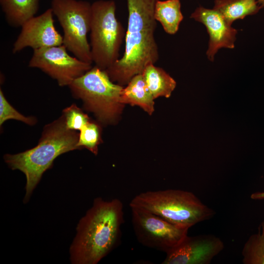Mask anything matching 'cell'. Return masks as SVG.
Returning <instances> with one entry per match:
<instances>
[{
  "mask_svg": "<svg viewBox=\"0 0 264 264\" xmlns=\"http://www.w3.org/2000/svg\"><path fill=\"white\" fill-rule=\"evenodd\" d=\"M90 46L95 66L106 70L119 58L120 47L125 37L124 29L116 17L112 0H100L91 4Z\"/></svg>",
  "mask_w": 264,
  "mask_h": 264,
  "instance_id": "obj_6",
  "label": "cell"
},
{
  "mask_svg": "<svg viewBox=\"0 0 264 264\" xmlns=\"http://www.w3.org/2000/svg\"><path fill=\"white\" fill-rule=\"evenodd\" d=\"M154 99L169 98L176 87V82L163 69L154 64L147 66L141 73Z\"/></svg>",
  "mask_w": 264,
  "mask_h": 264,
  "instance_id": "obj_15",
  "label": "cell"
},
{
  "mask_svg": "<svg viewBox=\"0 0 264 264\" xmlns=\"http://www.w3.org/2000/svg\"><path fill=\"white\" fill-rule=\"evenodd\" d=\"M257 1L261 8L264 7V0H257Z\"/></svg>",
  "mask_w": 264,
  "mask_h": 264,
  "instance_id": "obj_23",
  "label": "cell"
},
{
  "mask_svg": "<svg viewBox=\"0 0 264 264\" xmlns=\"http://www.w3.org/2000/svg\"><path fill=\"white\" fill-rule=\"evenodd\" d=\"M157 0H127L128 27L123 56L105 70L112 82L123 86L145 67L158 60L154 33V11Z\"/></svg>",
  "mask_w": 264,
  "mask_h": 264,
  "instance_id": "obj_1",
  "label": "cell"
},
{
  "mask_svg": "<svg viewBox=\"0 0 264 264\" xmlns=\"http://www.w3.org/2000/svg\"><path fill=\"white\" fill-rule=\"evenodd\" d=\"M130 206L144 209L179 228L188 229L215 214L192 192L177 189L142 192L131 200Z\"/></svg>",
  "mask_w": 264,
  "mask_h": 264,
  "instance_id": "obj_4",
  "label": "cell"
},
{
  "mask_svg": "<svg viewBox=\"0 0 264 264\" xmlns=\"http://www.w3.org/2000/svg\"><path fill=\"white\" fill-rule=\"evenodd\" d=\"M190 18L202 23L206 28L209 35L206 55L210 61L214 60L220 49L235 47L238 31L219 12L213 8L199 6L191 14Z\"/></svg>",
  "mask_w": 264,
  "mask_h": 264,
  "instance_id": "obj_12",
  "label": "cell"
},
{
  "mask_svg": "<svg viewBox=\"0 0 264 264\" xmlns=\"http://www.w3.org/2000/svg\"><path fill=\"white\" fill-rule=\"evenodd\" d=\"M40 0H0L7 23L13 27H21L34 17Z\"/></svg>",
  "mask_w": 264,
  "mask_h": 264,
  "instance_id": "obj_14",
  "label": "cell"
},
{
  "mask_svg": "<svg viewBox=\"0 0 264 264\" xmlns=\"http://www.w3.org/2000/svg\"><path fill=\"white\" fill-rule=\"evenodd\" d=\"M224 247L222 241L214 235H188L166 253L162 264H209Z\"/></svg>",
  "mask_w": 264,
  "mask_h": 264,
  "instance_id": "obj_10",
  "label": "cell"
},
{
  "mask_svg": "<svg viewBox=\"0 0 264 264\" xmlns=\"http://www.w3.org/2000/svg\"><path fill=\"white\" fill-rule=\"evenodd\" d=\"M250 198L253 200H264V192H256L250 195Z\"/></svg>",
  "mask_w": 264,
  "mask_h": 264,
  "instance_id": "obj_22",
  "label": "cell"
},
{
  "mask_svg": "<svg viewBox=\"0 0 264 264\" xmlns=\"http://www.w3.org/2000/svg\"><path fill=\"white\" fill-rule=\"evenodd\" d=\"M130 208L134 234L145 246L167 253L188 235V229L179 228L144 209Z\"/></svg>",
  "mask_w": 264,
  "mask_h": 264,
  "instance_id": "obj_8",
  "label": "cell"
},
{
  "mask_svg": "<svg viewBox=\"0 0 264 264\" xmlns=\"http://www.w3.org/2000/svg\"><path fill=\"white\" fill-rule=\"evenodd\" d=\"M213 9L232 24L237 20L257 13L261 7L257 0H215Z\"/></svg>",
  "mask_w": 264,
  "mask_h": 264,
  "instance_id": "obj_17",
  "label": "cell"
},
{
  "mask_svg": "<svg viewBox=\"0 0 264 264\" xmlns=\"http://www.w3.org/2000/svg\"><path fill=\"white\" fill-rule=\"evenodd\" d=\"M9 119H14L33 126L37 122L33 116H25L14 108L5 97L1 89H0V125Z\"/></svg>",
  "mask_w": 264,
  "mask_h": 264,
  "instance_id": "obj_20",
  "label": "cell"
},
{
  "mask_svg": "<svg viewBox=\"0 0 264 264\" xmlns=\"http://www.w3.org/2000/svg\"><path fill=\"white\" fill-rule=\"evenodd\" d=\"M63 45L33 50L28 66L37 68L56 80L60 86H69L91 67V64L70 56Z\"/></svg>",
  "mask_w": 264,
  "mask_h": 264,
  "instance_id": "obj_9",
  "label": "cell"
},
{
  "mask_svg": "<svg viewBox=\"0 0 264 264\" xmlns=\"http://www.w3.org/2000/svg\"><path fill=\"white\" fill-rule=\"evenodd\" d=\"M62 115L67 128L75 131H80L90 120L88 115L74 104L64 109Z\"/></svg>",
  "mask_w": 264,
  "mask_h": 264,
  "instance_id": "obj_21",
  "label": "cell"
},
{
  "mask_svg": "<svg viewBox=\"0 0 264 264\" xmlns=\"http://www.w3.org/2000/svg\"><path fill=\"white\" fill-rule=\"evenodd\" d=\"M242 255L244 264H264V220L258 232L251 235L244 243Z\"/></svg>",
  "mask_w": 264,
  "mask_h": 264,
  "instance_id": "obj_18",
  "label": "cell"
},
{
  "mask_svg": "<svg viewBox=\"0 0 264 264\" xmlns=\"http://www.w3.org/2000/svg\"><path fill=\"white\" fill-rule=\"evenodd\" d=\"M123 205L117 198L94 199L80 220L70 246L72 264H96L116 245L124 223Z\"/></svg>",
  "mask_w": 264,
  "mask_h": 264,
  "instance_id": "obj_2",
  "label": "cell"
},
{
  "mask_svg": "<svg viewBox=\"0 0 264 264\" xmlns=\"http://www.w3.org/2000/svg\"><path fill=\"white\" fill-rule=\"evenodd\" d=\"M78 137V132L67 128L62 114L45 126L37 146L17 154L4 155L10 168L20 170L26 177L24 202L28 200L44 173L52 166L56 157L80 149L77 146Z\"/></svg>",
  "mask_w": 264,
  "mask_h": 264,
  "instance_id": "obj_3",
  "label": "cell"
},
{
  "mask_svg": "<svg viewBox=\"0 0 264 264\" xmlns=\"http://www.w3.org/2000/svg\"><path fill=\"white\" fill-rule=\"evenodd\" d=\"M53 15L50 8L24 22L13 44V53H16L27 47L34 50L62 45L63 37L55 27Z\"/></svg>",
  "mask_w": 264,
  "mask_h": 264,
  "instance_id": "obj_11",
  "label": "cell"
},
{
  "mask_svg": "<svg viewBox=\"0 0 264 264\" xmlns=\"http://www.w3.org/2000/svg\"><path fill=\"white\" fill-rule=\"evenodd\" d=\"M51 8L63 28V44L75 57L92 64L90 46L87 39L90 31L91 4L83 0H52Z\"/></svg>",
  "mask_w": 264,
  "mask_h": 264,
  "instance_id": "obj_7",
  "label": "cell"
},
{
  "mask_svg": "<svg viewBox=\"0 0 264 264\" xmlns=\"http://www.w3.org/2000/svg\"><path fill=\"white\" fill-rule=\"evenodd\" d=\"M72 96L103 124L116 121L124 107L120 100L123 87L115 84L105 70L95 66L68 86Z\"/></svg>",
  "mask_w": 264,
  "mask_h": 264,
  "instance_id": "obj_5",
  "label": "cell"
},
{
  "mask_svg": "<svg viewBox=\"0 0 264 264\" xmlns=\"http://www.w3.org/2000/svg\"><path fill=\"white\" fill-rule=\"evenodd\" d=\"M154 99L142 74H137L130 80L123 88L120 98L121 104L138 106L150 115L154 111Z\"/></svg>",
  "mask_w": 264,
  "mask_h": 264,
  "instance_id": "obj_13",
  "label": "cell"
},
{
  "mask_svg": "<svg viewBox=\"0 0 264 264\" xmlns=\"http://www.w3.org/2000/svg\"><path fill=\"white\" fill-rule=\"evenodd\" d=\"M180 8L179 0H157L156 1L154 19L161 23L164 30L169 34L174 35L177 32L183 19Z\"/></svg>",
  "mask_w": 264,
  "mask_h": 264,
  "instance_id": "obj_16",
  "label": "cell"
},
{
  "mask_svg": "<svg viewBox=\"0 0 264 264\" xmlns=\"http://www.w3.org/2000/svg\"><path fill=\"white\" fill-rule=\"evenodd\" d=\"M101 141V128L96 123L90 120L79 133L77 146L85 148L96 155L98 147Z\"/></svg>",
  "mask_w": 264,
  "mask_h": 264,
  "instance_id": "obj_19",
  "label": "cell"
}]
</instances>
